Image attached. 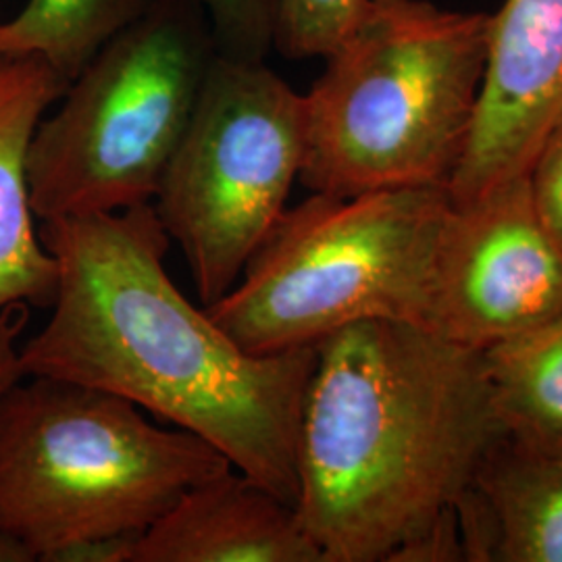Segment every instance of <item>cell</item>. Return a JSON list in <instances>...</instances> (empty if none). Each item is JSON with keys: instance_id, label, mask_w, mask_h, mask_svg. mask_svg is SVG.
<instances>
[{"instance_id": "obj_1", "label": "cell", "mask_w": 562, "mask_h": 562, "mask_svg": "<svg viewBox=\"0 0 562 562\" xmlns=\"http://www.w3.org/2000/svg\"><path fill=\"white\" fill-rule=\"evenodd\" d=\"M57 262L50 319L20 350L23 375L92 385L215 446L296 506V446L315 346L252 355L165 269L153 202L41 222Z\"/></svg>"}, {"instance_id": "obj_2", "label": "cell", "mask_w": 562, "mask_h": 562, "mask_svg": "<svg viewBox=\"0 0 562 562\" xmlns=\"http://www.w3.org/2000/svg\"><path fill=\"white\" fill-rule=\"evenodd\" d=\"M296 510L323 562H392L457 508L504 436L483 350L429 327L362 322L315 344Z\"/></svg>"}, {"instance_id": "obj_3", "label": "cell", "mask_w": 562, "mask_h": 562, "mask_svg": "<svg viewBox=\"0 0 562 562\" xmlns=\"http://www.w3.org/2000/svg\"><path fill=\"white\" fill-rule=\"evenodd\" d=\"M490 15L369 0L306 99L301 183L357 196L448 186L482 92Z\"/></svg>"}, {"instance_id": "obj_4", "label": "cell", "mask_w": 562, "mask_h": 562, "mask_svg": "<svg viewBox=\"0 0 562 562\" xmlns=\"http://www.w3.org/2000/svg\"><path fill=\"white\" fill-rule=\"evenodd\" d=\"M229 467L199 436L92 385L23 375L0 394V531L36 562L69 543L142 533Z\"/></svg>"}, {"instance_id": "obj_5", "label": "cell", "mask_w": 562, "mask_h": 562, "mask_svg": "<svg viewBox=\"0 0 562 562\" xmlns=\"http://www.w3.org/2000/svg\"><path fill=\"white\" fill-rule=\"evenodd\" d=\"M450 204L443 186L311 192L288 206L238 283L206 311L252 355L315 346L355 323L427 327Z\"/></svg>"}, {"instance_id": "obj_6", "label": "cell", "mask_w": 562, "mask_h": 562, "mask_svg": "<svg viewBox=\"0 0 562 562\" xmlns=\"http://www.w3.org/2000/svg\"><path fill=\"white\" fill-rule=\"evenodd\" d=\"M196 0H155L102 46L27 155L38 222L155 201L215 59Z\"/></svg>"}, {"instance_id": "obj_7", "label": "cell", "mask_w": 562, "mask_h": 562, "mask_svg": "<svg viewBox=\"0 0 562 562\" xmlns=\"http://www.w3.org/2000/svg\"><path fill=\"white\" fill-rule=\"evenodd\" d=\"M306 99L265 63L215 55L153 206L202 306L223 299L288 211Z\"/></svg>"}, {"instance_id": "obj_8", "label": "cell", "mask_w": 562, "mask_h": 562, "mask_svg": "<svg viewBox=\"0 0 562 562\" xmlns=\"http://www.w3.org/2000/svg\"><path fill=\"white\" fill-rule=\"evenodd\" d=\"M562 315V246L543 223L527 176L450 204L427 327L487 350Z\"/></svg>"}, {"instance_id": "obj_9", "label": "cell", "mask_w": 562, "mask_h": 562, "mask_svg": "<svg viewBox=\"0 0 562 562\" xmlns=\"http://www.w3.org/2000/svg\"><path fill=\"white\" fill-rule=\"evenodd\" d=\"M562 120V0H504L475 120L446 190L454 204L527 176Z\"/></svg>"}, {"instance_id": "obj_10", "label": "cell", "mask_w": 562, "mask_h": 562, "mask_svg": "<svg viewBox=\"0 0 562 562\" xmlns=\"http://www.w3.org/2000/svg\"><path fill=\"white\" fill-rule=\"evenodd\" d=\"M132 562H323L294 504L229 467L144 529Z\"/></svg>"}, {"instance_id": "obj_11", "label": "cell", "mask_w": 562, "mask_h": 562, "mask_svg": "<svg viewBox=\"0 0 562 562\" xmlns=\"http://www.w3.org/2000/svg\"><path fill=\"white\" fill-rule=\"evenodd\" d=\"M67 86L38 55H0V308L15 302L50 308L55 302L57 262L34 223L27 155L44 113Z\"/></svg>"}, {"instance_id": "obj_12", "label": "cell", "mask_w": 562, "mask_h": 562, "mask_svg": "<svg viewBox=\"0 0 562 562\" xmlns=\"http://www.w3.org/2000/svg\"><path fill=\"white\" fill-rule=\"evenodd\" d=\"M464 561L562 562V454L503 436L457 503Z\"/></svg>"}, {"instance_id": "obj_13", "label": "cell", "mask_w": 562, "mask_h": 562, "mask_svg": "<svg viewBox=\"0 0 562 562\" xmlns=\"http://www.w3.org/2000/svg\"><path fill=\"white\" fill-rule=\"evenodd\" d=\"M504 436L562 454V315L483 350Z\"/></svg>"}, {"instance_id": "obj_14", "label": "cell", "mask_w": 562, "mask_h": 562, "mask_svg": "<svg viewBox=\"0 0 562 562\" xmlns=\"http://www.w3.org/2000/svg\"><path fill=\"white\" fill-rule=\"evenodd\" d=\"M155 0H30L0 23V55H38L74 80L106 42L142 18Z\"/></svg>"}, {"instance_id": "obj_15", "label": "cell", "mask_w": 562, "mask_h": 562, "mask_svg": "<svg viewBox=\"0 0 562 562\" xmlns=\"http://www.w3.org/2000/svg\"><path fill=\"white\" fill-rule=\"evenodd\" d=\"M369 0H273V48L285 59L327 57Z\"/></svg>"}, {"instance_id": "obj_16", "label": "cell", "mask_w": 562, "mask_h": 562, "mask_svg": "<svg viewBox=\"0 0 562 562\" xmlns=\"http://www.w3.org/2000/svg\"><path fill=\"white\" fill-rule=\"evenodd\" d=\"M209 21L215 53L261 63L273 48V0H196Z\"/></svg>"}, {"instance_id": "obj_17", "label": "cell", "mask_w": 562, "mask_h": 562, "mask_svg": "<svg viewBox=\"0 0 562 562\" xmlns=\"http://www.w3.org/2000/svg\"><path fill=\"white\" fill-rule=\"evenodd\" d=\"M527 181L543 223L562 246V120L543 142Z\"/></svg>"}, {"instance_id": "obj_18", "label": "cell", "mask_w": 562, "mask_h": 562, "mask_svg": "<svg viewBox=\"0 0 562 562\" xmlns=\"http://www.w3.org/2000/svg\"><path fill=\"white\" fill-rule=\"evenodd\" d=\"M32 306L15 302L0 308V394L23 378L20 350Z\"/></svg>"}, {"instance_id": "obj_19", "label": "cell", "mask_w": 562, "mask_h": 562, "mask_svg": "<svg viewBox=\"0 0 562 562\" xmlns=\"http://www.w3.org/2000/svg\"><path fill=\"white\" fill-rule=\"evenodd\" d=\"M140 533L102 536L69 543L55 550L44 562H132L134 546Z\"/></svg>"}, {"instance_id": "obj_20", "label": "cell", "mask_w": 562, "mask_h": 562, "mask_svg": "<svg viewBox=\"0 0 562 562\" xmlns=\"http://www.w3.org/2000/svg\"><path fill=\"white\" fill-rule=\"evenodd\" d=\"M0 562H36V557L20 538L0 531Z\"/></svg>"}]
</instances>
